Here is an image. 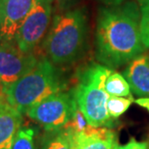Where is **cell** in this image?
<instances>
[{"mask_svg": "<svg viewBox=\"0 0 149 149\" xmlns=\"http://www.w3.org/2000/svg\"><path fill=\"white\" fill-rule=\"evenodd\" d=\"M53 0H34L15 41L23 52H33L49 27Z\"/></svg>", "mask_w": 149, "mask_h": 149, "instance_id": "6", "label": "cell"}, {"mask_svg": "<svg viewBox=\"0 0 149 149\" xmlns=\"http://www.w3.org/2000/svg\"><path fill=\"white\" fill-rule=\"evenodd\" d=\"M35 135L36 132L33 128H20L14 141L12 149H36Z\"/></svg>", "mask_w": 149, "mask_h": 149, "instance_id": "16", "label": "cell"}, {"mask_svg": "<svg viewBox=\"0 0 149 149\" xmlns=\"http://www.w3.org/2000/svg\"><path fill=\"white\" fill-rule=\"evenodd\" d=\"M72 93L58 92L42 100L26 111L28 117L47 131L64 128L69 123L73 111Z\"/></svg>", "mask_w": 149, "mask_h": 149, "instance_id": "5", "label": "cell"}, {"mask_svg": "<svg viewBox=\"0 0 149 149\" xmlns=\"http://www.w3.org/2000/svg\"><path fill=\"white\" fill-rule=\"evenodd\" d=\"M133 102H135V100L132 95L129 97L109 96L108 104H107V109H108L109 117L111 119L119 118L128 111Z\"/></svg>", "mask_w": 149, "mask_h": 149, "instance_id": "14", "label": "cell"}, {"mask_svg": "<svg viewBox=\"0 0 149 149\" xmlns=\"http://www.w3.org/2000/svg\"><path fill=\"white\" fill-rule=\"evenodd\" d=\"M87 39L84 12L73 9L55 15L43 42L47 58L55 65L72 64L81 56Z\"/></svg>", "mask_w": 149, "mask_h": 149, "instance_id": "2", "label": "cell"}, {"mask_svg": "<svg viewBox=\"0 0 149 149\" xmlns=\"http://www.w3.org/2000/svg\"><path fill=\"white\" fill-rule=\"evenodd\" d=\"M101 1L109 6H116V5H120L122 3H124L126 0H101Z\"/></svg>", "mask_w": 149, "mask_h": 149, "instance_id": "20", "label": "cell"}, {"mask_svg": "<svg viewBox=\"0 0 149 149\" xmlns=\"http://www.w3.org/2000/svg\"><path fill=\"white\" fill-rule=\"evenodd\" d=\"M115 149H148L147 142L136 141V139H131L128 143L124 145H116Z\"/></svg>", "mask_w": 149, "mask_h": 149, "instance_id": "18", "label": "cell"}, {"mask_svg": "<svg viewBox=\"0 0 149 149\" xmlns=\"http://www.w3.org/2000/svg\"><path fill=\"white\" fill-rule=\"evenodd\" d=\"M34 0H0V40L13 41Z\"/></svg>", "mask_w": 149, "mask_h": 149, "instance_id": "8", "label": "cell"}, {"mask_svg": "<svg viewBox=\"0 0 149 149\" xmlns=\"http://www.w3.org/2000/svg\"><path fill=\"white\" fill-rule=\"evenodd\" d=\"M105 89L109 96L129 97L131 96V87L123 74L113 72L106 80Z\"/></svg>", "mask_w": 149, "mask_h": 149, "instance_id": "13", "label": "cell"}, {"mask_svg": "<svg viewBox=\"0 0 149 149\" xmlns=\"http://www.w3.org/2000/svg\"><path fill=\"white\" fill-rule=\"evenodd\" d=\"M135 102L138 104L139 106H141V107H142V108L146 109L147 111H149V97L139 98V99L136 100Z\"/></svg>", "mask_w": 149, "mask_h": 149, "instance_id": "19", "label": "cell"}, {"mask_svg": "<svg viewBox=\"0 0 149 149\" xmlns=\"http://www.w3.org/2000/svg\"><path fill=\"white\" fill-rule=\"evenodd\" d=\"M22 122V113L8 101L0 106V149H12Z\"/></svg>", "mask_w": 149, "mask_h": 149, "instance_id": "11", "label": "cell"}, {"mask_svg": "<svg viewBox=\"0 0 149 149\" xmlns=\"http://www.w3.org/2000/svg\"><path fill=\"white\" fill-rule=\"evenodd\" d=\"M139 27L145 49H149V0H139Z\"/></svg>", "mask_w": 149, "mask_h": 149, "instance_id": "17", "label": "cell"}, {"mask_svg": "<svg viewBox=\"0 0 149 149\" xmlns=\"http://www.w3.org/2000/svg\"><path fill=\"white\" fill-rule=\"evenodd\" d=\"M73 1L74 0H53V2L57 6H59V7H63L65 5H68V4H70V3H72Z\"/></svg>", "mask_w": 149, "mask_h": 149, "instance_id": "21", "label": "cell"}, {"mask_svg": "<svg viewBox=\"0 0 149 149\" xmlns=\"http://www.w3.org/2000/svg\"><path fill=\"white\" fill-rule=\"evenodd\" d=\"M64 89L60 73L47 57L39 59L36 65L17 81L4 86L8 103L22 114L42 100Z\"/></svg>", "mask_w": 149, "mask_h": 149, "instance_id": "3", "label": "cell"}, {"mask_svg": "<svg viewBox=\"0 0 149 149\" xmlns=\"http://www.w3.org/2000/svg\"><path fill=\"white\" fill-rule=\"evenodd\" d=\"M124 77L136 96L149 97V56L141 54L130 61Z\"/></svg>", "mask_w": 149, "mask_h": 149, "instance_id": "10", "label": "cell"}, {"mask_svg": "<svg viewBox=\"0 0 149 149\" xmlns=\"http://www.w3.org/2000/svg\"><path fill=\"white\" fill-rule=\"evenodd\" d=\"M3 84H2V83H0V87H1V86H2Z\"/></svg>", "mask_w": 149, "mask_h": 149, "instance_id": "23", "label": "cell"}, {"mask_svg": "<svg viewBox=\"0 0 149 149\" xmlns=\"http://www.w3.org/2000/svg\"><path fill=\"white\" fill-rule=\"evenodd\" d=\"M117 144L115 133L108 127L73 134V149H115Z\"/></svg>", "mask_w": 149, "mask_h": 149, "instance_id": "9", "label": "cell"}, {"mask_svg": "<svg viewBox=\"0 0 149 149\" xmlns=\"http://www.w3.org/2000/svg\"><path fill=\"white\" fill-rule=\"evenodd\" d=\"M141 14L133 2L101 9L96 27V57L116 69L144 52L139 27Z\"/></svg>", "mask_w": 149, "mask_h": 149, "instance_id": "1", "label": "cell"}, {"mask_svg": "<svg viewBox=\"0 0 149 149\" xmlns=\"http://www.w3.org/2000/svg\"><path fill=\"white\" fill-rule=\"evenodd\" d=\"M39 59L34 52H23L16 41L0 40V83L8 86L33 68Z\"/></svg>", "mask_w": 149, "mask_h": 149, "instance_id": "7", "label": "cell"}, {"mask_svg": "<svg viewBox=\"0 0 149 149\" xmlns=\"http://www.w3.org/2000/svg\"><path fill=\"white\" fill-rule=\"evenodd\" d=\"M40 149H73V133L67 128L47 131Z\"/></svg>", "mask_w": 149, "mask_h": 149, "instance_id": "12", "label": "cell"}, {"mask_svg": "<svg viewBox=\"0 0 149 149\" xmlns=\"http://www.w3.org/2000/svg\"><path fill=\"white\" fill-rule=\"evenodd\" d=\"M112 71L97 63L86 67L79 74L76 87L72 91L77 107L92 127H109L112 124L107 109L109 95L105 89L106 80Z\"/></svg>", "mask_w": 149, "mask_h": 149, "instance_id": "4", "label": "cell"}, {"mask_svg": "<svg viewBox=\"0 0 149 149\" xmlns=\"http://www.w3.org/2000/svg\"><path fill=\"white\" fill-rule=\"evenodd\" d=\"M64 128L69 129L73 134L85 133V132L90 131L92 128H93L90 124L88 123V121L86 120L85 116L83 115V113L79 109V107H77L74 99V104H73L72 116H71L69 123H68Z\"/></svg>", "mask_w": 149, "mask_h": 149, "instance_id": "15", "label": "cell"}, {"mask_svg": "<svg viewBox=\"0 0 149 149\" xmlns=\"http://www.w3.org/2000/svg\"><path fill=\"white\" fill-rule=\"evenodd\" d=\"M5 102H7V99H6L4 87H2V88H0V106H1L2 104H4Z\"/></svg>", "mask_w": 149, "mask_h": 149, "instance_id": "22", "label": "cell"}]
</instances>
